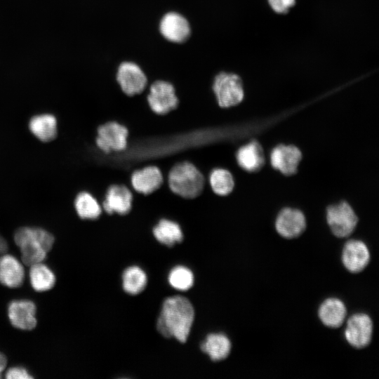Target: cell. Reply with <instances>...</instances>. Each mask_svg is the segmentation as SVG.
<instances>
[{
  "label": "cell",
  "instance_id": "1",
  "mask_svg": "<svg viewBox=\"0 0 379 379\" xmlns=\"http://www.w3.org/2000/svg\"><path fill=\"white\" fill-rule=\"evenodd\" d=\"M194 319V310L190 300L175 295L164 300L157 328L164 337H173L180 343H185Z\"/></svg>",
  "mask_w": 379,
  "mask_h": 379
},
{
  "label": "cell",
  "instance_id": "2",
  "mask_svg": "<svg viewBox=\"0 0 379 379\" xmlns=\"http://www.w3.org/2000/svg\"><path fill=\"white\" fill-rule=\"evenodd\" d=\"M13 238L20 249L21 261L27 266L43 262L55 241L51 233L36 227H20Z\"/></svg>",
  "mask_w": 379,
  "mask_h": 379
},
{
  "label": "cell",
  "instance_id": "3",
  "mask_svg": "<svg viewBox=\"0 0 379 379\" xmlns=\"http://www.w3.org/2000/svg\"><path fill=\"white\" fill-rule=\"evenodd\" d=\"M168 184L175 194L185 199H194L202 192L205 178L192 164L185 161L174 166L168 173Z\"/></svg>",
  "mask_w": 379,
  "mask_h": 379
},
{
  "label": "cell",
  "instance_id": "4",
  "mask_svg": "<svg viewBox=\"0 0 379 379\" xmlns=\"http://www.w3.org/2000/svg\"><path fill=\"white\" fill-rule=\"evenodd\" d=\"M212 89L218 105L222 108L236 106L244 97L242 80L234 73L225 72L218 73L214 77Z\"/></svg>",
  "mask_w": 379,
  "mask_h": 379
},
{
  "label": "cell",
  "instance_id": "5",
  "mask_svg": "<svg viewBox=\"0 0 379 379\" xmlns=\"http://www.w3.org/2000/svg\"><path fill=\"white\" fill-rule=\"evenodd\" d=\"M147 100L150 109L157 115L167 114L179 105L174 86L165 80H157L150 85Z\"/></svg>",
  "mask_w": 379,
  "mask_h": 379
},
{
  "label": "cell",
  "instance_id": "6",
  "mask_svg": "<svg viewBox=\"0 0 379 379\" xmlns=\"http://www.w3.org/2000/svg\"><path fill=\"white\" fill-rule=\"evenodd\" d=\"M326 220L332 233L338 238H346L354 232L358 218L352 207L345 201L330 206Z\"/></svg>",
  "mask_w": 379,
  "mask_h": 379
},
{
  "label": "cell",
  "instance_id": "7",
  "mask_svg": "<svg viewBox=\"0 0 379 379\" xmlns=\"http://www.w3.org/2000/svg\"><path fill=\"white\" fill-rule=\"evenodd\" d=\"M116 80L122 92L129 97L142 93L147 86V77L142 68L132 61L119 64Z\"/></svg>",
  "mask_w": 379,
  "mask_h": 379
},
{
  "label": "cell",
  "instance_id": "8",
  "mask_svg": "<svg viewBox=\"0 0 379 379\" xmlns=\"http://www.w3.org/2000/svg\"><path fill=\"white\" fill-rule=\"evenodd\" d=\"M128 131L127 128L115 121H108L97 130L95 144L102 152L109 154L119 152L127 147Z\"/></svg>",
  "mask_w": 379,
  "mask_h": 379
},
{
  "label": "cell",
  "instance_id": "9",
  "mask_svg": "<svg viewBox=\"0 0 379 379\" xmlns=\"http://www.w3.org/2000/svg\"><path fill=\"white\" fill-rule=\"evenodd\" d=\"M373 324L365 313H357L347 321L345 337L347 343L356 349L366 347L371 342Z\"/></svg>",
  "mask_w": 379,
  "mask_h": 379
},
{
  "label": "cell",
  "instance_id": "10",
  "mask_svg": "<svg viewBox=\"0 0 379 379\" xmlns=\"http://www.w3.org/2000/svg\"><path fill=\"white\" fill-rule=\"evenodd\" d=\"M159 30L166 40L177 44L187 42L192 34L188 20L175 11L167 12L161 17Z\"/></svg>",
  "mask_w": 379,
  "mask_h": 379
},
{
  "label": "cell",
  "instance_id": "11",
  "mask_svg": "<svg viewBox=\"0 0 379 379\" xmlns=\"http://www.w3.org/2000/svg\"><path fill=\"white\" fill-rule=\"evenodd\" d=\"M370 251L361 240L347 241L343 248L341 260L344 267L352 273L362 272L368 265Z\"/></svg>",
  "mask_w": 379,
  "mask_h": 379
},
{
  "label": "cell",
  "instance_id": "12",
  "mask_svg": "<svg viewBox=\"0 0 379 379\" xmlns=\"http://www.w3.org/2000/svg\"><path fill=\"white\" fill-rule=\"evenodd\" d=\"M306 228L304 214L299 210L285 208L280 211L275 221V229L285 239L299 237Z\"/></svg>",
  "mask_w": 379,
  "mask_h": 379
},
{
  "label": "cell",
  "instance_id": "13",
  "mask_svg": "<svg viewBox=\"0 0 379 379\" xmlns=\"http://www.w3.org/2000/svg\"><path fill=\"white\" fill-rule=\"evenodd\" d=\"M36 307L28 300H16L10 302L8 316L11 324L21 330L29 331L36 325Z\"/></svg>",
  "mask_w": 379,
  "mask_h": 379
},
{
  "label": "cell",
  "instance_id": "14",
  "mask_svg": "<svg viewBox=\"0 0 379 379\" xmlns=\"http://www.w3.org/2000/svg\"><path fill=\"white\" fill-rule=\"evenodd\" d=\"M133 194L123 185H112L107 190L102 208L107 214L126 215L132 208Z\"/></svg>",
  "mask_w": 379,
  "mask_h": 379
},
{
  "label": "cell",
  "instance_id": "15",
  "mask_svg": "<svg viewBox=\"0 0 379 379\" xmlns=\"http://www.w3.org/2000/svg\"><path fill=\"white\" fill-rule=\"evenodd\" d=\"M301 158V152L295 146L279 145L272 151L270 162L281 173L291 175L297 171Z\"/></svg>",
  "mask_w": 379,
  "mask_h": 379
},
{
  "label": "cell",
  "instance_id": "16",
  "mask_svg": "<svg viewBox=\"0 0 379 379\" xmlns=\"http://www.w3.org/2000/svg\"><path fill=\"white\" fill-rule=\"evenodd\" d=\"M131 180L132 187L137 192L147 195L161 187L164 178L158 167L147 166L134 171Z\"/></svg>",
  "mask_w": 379,
  "mask_h": 379
},
{
  "label": "cell",
  "instance_id": "17",
  "mask_svg": "<svg viewBox=\"0 0 379 379\" xmlns=\"http://www.w3.org/2000/svg\"><path fill=\"white\" fill-rule=\"evenodd\" d=\"M25 279L23 263L10 254L0 257V283L9 288L20 286Z\"/></svg>",
  "mask_w": 379,
  "mask_h": 379
},
{
  "label": "cell",
  "instance_id": "18",
  "mask_svg": "<svg viewBox=\"0 0 379 379\" xmlns=\"http://www.w3.org/2000/svg\"><path fill=\"white\" fill-rule=\"evenodd\" d=\"M347 316V309L344 302L338 298H329L320 305L318 317L321 323L332 328L340 327Z\"/></svg>",
  "mask_w": 379,
  "mask_h": 379
},
{
  "label": "cell",
  "instance_id": "19",
  "mask_svg": "<svg viewBox=\"0 0 379 379\" xmlns=\"http://www.w3.org/2000/svg\"><path fill=\"white\" fill-rule=\"evenodd\" d=\"M236 157L239 166L248 172L259 171L265 161L263 149L255 140L241 147Z\"/></svg>",
  "mask_w": 379,
  "mask_h": 379
},
{
  "label": "cell",
  "instance_id": "20",
  "mask_svg": "<svg viewBox=\"0 0 379 379\" xmlns=\"http://www.w3.org/2000/svg\"><path fill=\"white\" fill-rule=\"evenodd\" d=\"M29 128L39 140L50 142L57 135V119L51 114L35 115L29 122Z\"/></svg>",
  "mask_w": 379,
  "mask_h": 379
},
{
  "label": "cell",
  "instance_id": "21",
  "mask_svg": "<svg viewBox=\"0 0 379 379\" xmlns=\"http://www.w3.org/2000/svg\"><path fill=\"white\" fill-rule=\"evenodd\" d=\"M231 343L229 338L222 333L208 335L201 345V350L206 353L213 361H221L226 359L231 351Z\"/></svg>",
  "mask_w": 379,
  "mask_h": 379
},
{
  "label": "cell",
  "instance_id": "22",
  "mask_svg": "<svg viewBox=\"0 0 379 379\" xmlns=\"http://www.w3.org/2000/svg\"><path fill=\"white\" fill-rule=\"evenodd\" d=\"M29 278L32 288L39 292L50 290L55 283L53 272L43 262L29 266Z\"/></svg>",
  "mask_w": 379,
  "mask_h": 379
},
{
  "label": "cell",
  "instance_id": "23",
  "mask_svg": "<svg viewBox=\"0 0 379 379\" xmlns=\"http://www.w3.org/2000/svg\"><path fill=\"white\" fill-rule=\"evenodd\" d=\"M153 234L158 241L168 246H172L183 239L179 225L167 219L159 222L153 229Z\"/></svg>",
  "mask_w": 379,
  "mask_h": 379
},
{
  "label": "cell",
  "instance_id": "24",
  "mask_svg": "<svg viewBox=\"0 0 379 379\" xmlns=\"http://www.w3.org/2000/svg\"><path fill=\"white\" fill-rule=\"evenodd\" d=\"M74 207L77 215L81 219H97L102 213L98 201L88 192H81L77 195Z\"/></svg>",
  "mask_w": 379,
  "mask_h": 379
},
{
  "label": "cell",
  "instance_id": "25",
  "mask_svg": "<svg viewBox=\"0 0 379 379\" xmlns=\"http://www.w3.org/2000/svg\"><path fill=\"white\" fill-rule=\"evenodd\" d=\"M124 290L131 295H137L143 291L147 284L145 272L137 266L127 268L123 273Z\"/></svg>",
  "mask_w": 379,
  "mask_h": 379
},
{
  "label": "cell",
  "instance_id": "26",
  "mask_svg": "<svg viewBox=\"0 0 379 379\" xmlns=\"http://www.w3.org/2000/svg\"><path fill=\"white\" fill-rule=\"evenodd\" d=\"M209 182L213 192L219 196L230 194L234 186L232 175L223 168L213 170L210 174Z\"/></svg>",
  "mask_w": 379,
  "mask_h": 379
},
{
  "label": "cell",
  "instance_id": "27",
  "mask_svg": "<svg viewBox=\"0 0 379 379\" xmlns=\"http://www.w3.org/2000/svg\"><path fill=\"white\" fill-rule=\"evenodd\" d=\"M170 285L179 291H187L194 284V275L190 270L183 266L173 268L168 275Z\"/></svg>",
  "mask_w": 379,
  "mask_h": 379
},
{
  "label": "cell",
  "instance_id": "28",
  "mask_svg": "<svg viewBox=\"0 0 379 379\" xmlns=\"http://www.w3.org/2000/svg\"><path fill=\"white\" fill-rule=\"evenodd\" d=\"M270 7L277 13H286L295 4V0H267Z\"/></svg>",
  "mask_w": 379,
  "mask_h": 379
},
{
  "label": "cell",
  "instance_id": "29",
  "mask_svg": "<svg viewBox=\"0 0 379 379\" xmlns=\"http://www.w3.org/2000/svg\"><path fill=\"white\" fill-rule=\"evenodd\" d=\"M7 379H32L33 377L25 368L14 366L8 368L5 373Z\"/></svg>",
  "mask_w": 379,
  "mask_h": 379
},
{
  "label": "cell",
  "instance_id": "30",
  "mask_svg": "<svg viewBox=\"0 0 379 379\" xmlns=\"http://www.w3.org/2000/svg\"><path fill=\"white\" fill-rule=\"evenodd\" d=\"M7 249V242L5 239L0 234V253H4Z\"/></svg>",
  "mask_w": 379,
  "mask_h": 379
},
{
  "label": "cell",
  "instance_id": "31",
  "mask_svg": "<svg viewBox=\"0 0 379 379\" xmlns=\"http://www.w3.org/2000/svg\"><path fill=\"white\" fill-rule=\"evenodd\" d=\"M7 365V359L6 356L0 352V367L5 370Z\"/></svg>",
  "mask_w": 379,
  "mask_h": 379
},
{
  "label": "cell",
  "instance_id": "32",
  "mask_svg": "<svg viewBox=\"0 0 379 379\" xmlns=\"http://www.w3.org/2000/svg\"><path fill=\"white\" fill-rule=\"evenodd\" d=\"M4 369L0 367V378L2 377V373L4 372Z\"/></svg>",
  "mask_w": 379,
  "mask_h": 379
}]
</instances>
